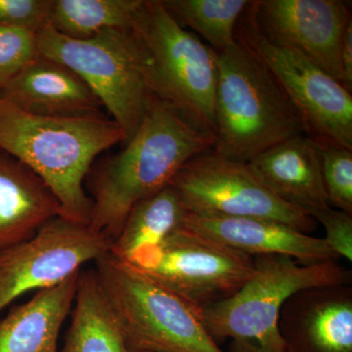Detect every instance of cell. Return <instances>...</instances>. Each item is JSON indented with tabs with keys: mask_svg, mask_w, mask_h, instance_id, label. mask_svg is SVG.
<instances>
[{
	"mask_svg": "<svg viewBox=\"0 0 352 352\" xmlns=\"http://www.w3.org/2000/svg\"><path fill=\"white\" fill-rule=\"evenodd\" d=\"M170 185L189 214L276 220L309 235L317 227L307 212L272 193L249 164L226 159L212 150L190 159Z\"/></svg>",
	"mask_w": 352,
	"mask_h": 352,
	"instance_id": "cell-10",
	"label": "cell"
},
{
	"mask_svg": "<svg viewBox=\"0 0 352 352\" xmlns=\"http://www.w3.org/2000/svg\"><path fill=\"white\" fill-rule=\"evenodd\" d=\"M113 240L58 217L31 239L0 252V312L25 293L52 288L110 254Z\"/></svg>",
	"mask_w": 352,
	"mask_h": 352,
	"instance_id": "cell-11",
	"label": "cell"
},
{
	"mask_svg": "<svg viewBox=\"0 0 352 352\" xmlns=\"http://www.w3.org/2000/svg\"><path fill=\"white\" fill-rule=\"evenodd\" d=\"M95 264L129 352H224L206 330L201 307L111 254Z\"/></svg>",
	"mask_w": 352,
	"mask_h": 352,
	"instance_id": "cell-6",
	"label": "cell"
},
{
	"mask_svg": "<svg viewBox=\"0 0 352 352\" xmlns=\"http://www.w3.org/2000/svg\"><path fill=\"white\" fill-rule=\"evenodd\" d=\"M326 231L324 238L339 258L352 261V214L329 207L311 214Z\"/></svg>",
	"mask_w": 352,
	"mask_h": 352,
	"instance_id": "cell-26",
	"label": "cell"
},
{
	"mask_svg": "<svg viewBox=\"0 0 352 352\" xmlns=\"http://www.w3.org/2000/svg\"><path fill=\"white\" fill-rule=\"evenodd\" d=\"M182 28L198 34L215 52L235 45L236 28L249 6L248 0H162Z\"/></svg>",
	"mask_w": 352,
	"mask_h": 352,
	"instance_id": "cell-22",
	"label": "cell"
},
{
	"mask_svg": "<svg viewBox=\"0 0 352 352\" xmlns=\"http://www.w3.org/2000/svg\"><path fill=\"white\" fill-rule=\"evenodd\" d=\"M124 263L201 309L237 293L256 272L252 256L184 226Z\"/></svg>",
	"mask_w": 352,
	"mask_h": 352,
	"instance_id": "cell-9",
	"label": "cell"
},
{
	"mask_svg": "<svg viewBox=\"0 0 352 352\" xmlns=\"http://www.w3.org/2000/svg\"><path fill=\"white\" fill-rule=\"evenodd\" d=\"M131 30L147 53L157 99L214 135V51L178 24L162 0H144Z\"/></svg>",
	"mask_w": 352,
	"mask_h": 352,
	"instance_id": "cell-7",
	"label": "cell"
},
{
	"mask_svg": "<svg viewBox=\"0 0 352 352\" xmlns=\"http://www.w3.org/2000/svg\"><path fill=\"white\" fill-rule=\"evenodd\" d=\"M215 61L212 151L232 161L249 163L266 150L305 134L293 104L251 51L237 41L215 52Z\"/></svg>",
	"mask_w": 352,
	"mask_h": 352,
	"instance_id": "cell-3",
	"label": "cell"
},
{
	"mask_svg": "<svg viewBox=\"0 0 352 352\" xmlns=\"http://www.w3.org/2000/svg\"><path fill=\"white\" fill-rule=\"evenodd\" d=\"M248 164L278 198L310 217L330 207L318 146L305 134L266 150Z\"/></svg>",
	"mask_w": 352,
	"mask_h": 352,
	"instance_id": "cell-16",
	"label": "cell"
},
{
	"mask_svg": "<svg viewBox=\"0 0 352 352\" xmlns=\"http://www.w3.org/2000/svg\"><path fill=\"white\" fill-rule=\"evenodd\" d=\"M80 271L11 309L0 321V352H59L58 339L75 302Z\"/></svg>",
	"mask_w": 352,
	"mask_h": 352,
	"instance_id": "cell-18",
	"label": "cell"
},
{
	"mask_svg": "<svg viewBox=\"0 0 352 352\" xmlns=\"http://www.w3.org/2000/svg\"><path fill=\"white\" fill-rule=\"evenodd\" d=\"M236 41L276 80L300 116L307 138L317 145L352 150V95L339 80L298 51L268 41L254 24L249 6L236 28Z\"/></svg>",
	"mask_w": 352,
	"mask_h": 352,
	"instance_id": "cell-8",
	"label": "cell"
},
{
	"mask_svg": "<svg viewBox=\"0 0 352 352\" xmlns=\"http://www.w3.org/2000/svg\"><path fill=\"white\" fill-rule=\"evenodd\" d=\"M279 331L285 352H352L351 285L294 294L282 307Z\"/></svg>",
	"mask_w": 352,
	"mask_h": 352,
	"instance_id": "cell-13",
	"label": "cell"
},
{
	"mask_svg": "<svg viewBox=\"0 0 352 352\" xmlns=\"http://www.w3.org/2000/svg\"><path fill=\"white\" fill-rule=\"evenodd\" d=\"M126 135L102 113L32 115L0 98V150L31 168L59 201L64 219L89 226L92 201L85 183L95 160Z\"/></svg>",
	"mask_w": 352,
	"mask_h": 352,
	"instance_id": "cell-2",
	"label": "cell"
},
{
	"mask_svg": "<svg viewBox=\"0 0 352 352\" xmlns=\"http://www.w3.org/2000/svg\"><path fill=\"white\" fill-rule=\"evenodd\" d=\"M53 0H0V25L34 32L50 23Z\"/></svg>",
	"mask_w": 352,
	"mask_h": 352,
	"instance_id": "cell-25",
	"label": "cell"
},
{
	"mask_svg": "<svg viewBox=\"0 0 352 352\" xmlns=\"http://www.w3.org/2000/svg\"><path fill=\"white\" fill-rule=\"evenodd\" d=\"M189 214L175 189L168 185L131 208L110 254L129 261L141 248L156 245L182 228Z\"/></svg>",
	"mask_w": 352,
	"mask_h": 352,
	"instance_id": "cell-20",
	"label": "cell"
},
{
	"mask_svg": "<svg viewBox=\"0 0 352 352\" xmlns=\"http://www.w3.org/2000/svg\"><path fill=\"white\" fill-rule=\"evenodd\" d=\"M144 0H53L48 25L69 38L131 30Z\"/></svg>",
	"mask_w": 352,
	"mask_h": 352,
	"instance_id": "cell-21",
	"label": "cell"
},
{
	"mask_svg": "<svg viewBox=\"0 0 352 352\" xmlns=\"http://www.w3.org/2000/svg\"><path fill=\"white\" fill-rule=\"evenodd\" d=\"M183 226L249 256H286L303 265L340 258L325 239L300 232L276 220L188 214Z\"/></svg>",
	"mask_w": 352,
	"mask_h": 352,
	"instance_id": "cell-14",
	"label": "cell"
},
{
	"mask_svg": "<svg viewBox=\"0 0 352 352\" xmlns=\"http://www.w3.org/2000/svg\"><path fill=\"white\" fill-rule=\"evenodd\" d=\"M62 217L59 201L31 168L0 150V252L31 239Z\"/></svg>",
	"mask_w": 352,
	"mask_h": 352,
	"instance_id": "cell-17",
	"label": "cell"
},
{
	"mask_svg": "<svg viewBox=\"0 0 352 352\" xmlns=\"http://www.w3.org/2000/svg\"><path fill=\"white\" fill-rule=\"evenodd\" d=\"M36 39L39 54L82 78L129 142L157 100L147 53L132 30H108L91 38L73 39L46 25L36 32Z\"/></svg>",
	"mask_w": 352,
	"mask_h": 352,
	"instance_id": "cell-5",
	"label": "cell"
},
{
	"mask_svg": "<svg viewBox=\"0 0 352 352\" xmlns=\"http://www.w3.org/2000/svg\"><path fill=\"white\" fill-rule=\"evenodd\" d=\"M0 98L43 117L96 115L103 107L73 69L41 54L0 88Z\"/></svg>",
	"mask_w": 352,
	"mask_h": 352,
	"instance_id": "cell-15",
	"label": "cell"
},
{
	"mask_svg": "<svg viewBox=\"0 0 352 352\" xmlns=\"http://www.w3.org/2000/svg\"><path fill=\"white\" fill-rule=\"evenodd\" d=\"M38 55L36 32L0 25V88Z\"/></svg>",
	"mask_w": 352,
	"mask_h": 352,
	"instance_id": "cell-24",
	"label": "cell"
},
{
	"mask_svg": "<svg viewBox=\"0 0 352 352\" xmlns=\"http://www.w3.org/2000/svg\"><path fill=\"white\" fill-rule=\"evenodd\" d=\"M59 352H129L95 270L80 271L71 325Z\"/></svg>",
	"mask_w": 352,
	"mask_h": 352,
	"instance_id": "cell-19",
	"label": "cell"
},
{
	"mask_svg": "<svg viewBox=\"0 0 352 352\" xmlns=\"http://www.w3.org/2000/svg\"><path fill=\"white\" fill-rule=\"evenodd\" d=\"M214 145V135L157 99L124 149L88 173L89 226L115 240L136 204L168 186L190 159Z\"/></svg>",
	"mask_w": 352,
	"mask_h": 352,
	"instance_id": "cell-1",
	"label": "cell"
},
{
	"mask_svg": "<svg viewBox=\"0 0 352 352\" xmlns=\"http://www.w3.org/2000/svg\"><path fill=\"white\" fill-rule=\"evenodd\" d=\"M254 258L256 272L237 293L203 308L208 335L217 346L232 340L229 352H285L279 318L289 296L305 289L351 285V271L338 261L303 265L277 254Z\"/></svg>",
	"mask_w": 352,
	"mask_h": 352,
	"instance_id": "cell-4",
	"label": "cell"
},
{
	"mask_svg": "<svg viewBox=\"0 0 352 352\" xmlns=\"http://www.w3.org/2000/svg\"><path fill=\"white\" fill-rule=\"evenodd\" d=\"M342 85L352 91V21L347 25L342 46Z\"/></svg>",
	"mask_w": 352,
	"mask_h": 352,
	"instance_id": "cell-27",
	"label": "cell"
},
{
	"mask_svg": "<svg viewBox=\"0 0 352 352\" xmlns=\"http://www.w3.org/2000/svg\"><path fill=\"white\" fill-rule=\"evenodd\" d=\"M249 8L268 41L298 51L342 83V39L352 21L349 2L259 0Z\"/></svg>",
	"mask_w": 352,
	"mask_h": 352,
	"instance_id": "cell-12",
	"label": "cell"
},
{
	"mask_svg": "<svg viewBox=\"0 0 352 352\" xmlns=\"http://www.w3.org/2000/svg\"><path fill=\"white\" fill-rule=\"evenodd\" d=\"M317 146L329 205L352 214V150L335 145Z\"/></svg>",
	"mask_w": 352,
	"mask_h": 352,
	"instance_id": "cell-23",
	"label": "cell"
}]
</instances>
